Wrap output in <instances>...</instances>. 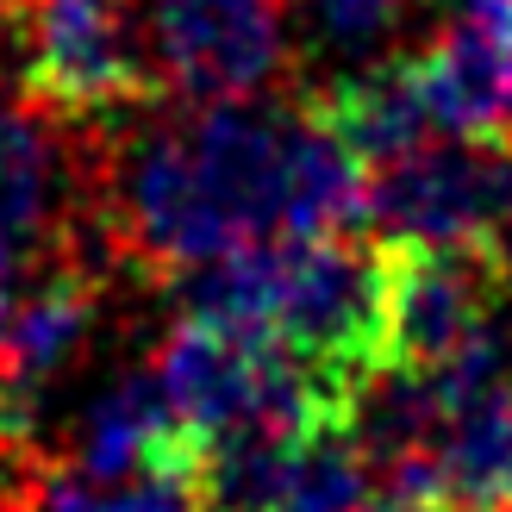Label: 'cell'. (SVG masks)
<instances>
[{"label":"cell","instance_id":"obj_14","mask_svg":"<svg viewBox=\"0 0 512 512\" xmlns=\"http://www.w3.org/2000/svg\"><path fill=\"white\" fill-rule=\"evenodd\" d=\"M500 263H506V275H512V213H506V225H500Z\"/></svg>","mask_w":512,"mask_h":512},{"label":"cell","instance_id":"obj_15","mask_svg":"<svg viewBox=\"0 0 512 512\" xmlns=\"http://www.w3.org/2000/svg\"><path fill=\"white\" fill-rule=\"evenodd\" d=\"M13 7H19V0H13Z\"/></svg>","mask_w":512,"mask_h":512},{"label":"cell","instance_id":"obj_12","mask_svg":"<svg viewBox=\"0 0 512 512\" xmlns=\"http://www.w3.org/2000/svg\"><path fill=\"white\" fill-rule=\"evenodd\" d=\"M25 281H32V269H25V250H19V244H0V319L13 313V300L25 294Z\"/></svg>","mask_w":512,"mask_h":512},{"label":"cell","instance_id":"obj_4","mask_svg":"<svg viewBox=\"0 0 512 512\" xmlns=\"http://www.w3.org/2000/svg\"><path fill=\"white\" fill-rule=\"evenodd\" d=\"M294 44L288 0H144V50L157 88L188 107L263 100Z\"/></svg>","mask_w":512,"mask_h":512},{"label":"cell","instance_id":"obj_11","mask_svg":"<svg viewBox=\"0 0 512 512\" xmlns=\"http://www.w3.org/2000/svg\"><path fill=\"white\" fill-rule=\"evenodd\" d=\"M288 7H294V32L306 44V57L344 75L381 57H400V44L413 38L431 0H288Z\"/></svg>","mask_w":512,"mask_h":512},{"label":"cell","instance_id":"obj_6","mask_svg":"<svg viewBox=\"0 0 512 512\" xmlns=\"http://www.w3.org/2000/svg\"><path fill=\"white\" fill-rule=\"evenodd\" d=\"M381 256H388V375H444L500 344L494 306L506 263L494 250L381 238Z\"/></svg>","mask_w":512,"mask_h":512},{"label":"cell","instance_id":"obj_1","mask_svg":"<svg viewBox=\"0 0 512 512\" xmlns=\"http://www.w3.org/2000/svg\"><path fill=\"white\" fill-rule=\"evenodd\" d=\"M300 100H225L175 119H138L100 150L94 200L107 244L144 275L182 281L232 250L288 238V188Z\"/></svg>","mask_w":512,"mask_h":512},{"label":"cell","instance_id":"obj_9","mask_svg":"<svg viewBox=\"0 0 512 512\" xmlns=\"http://www.w3.org/2000/svg\"><path fill=\"white\" fill-rule=\"evenodd\" d=\"M306 107H313L369 169L406 157V150H419L425 138H438V119H431V100L419 88L413 50L381 57L369 69L325 75V82L306 94Z\"/></svg>","mask_w":512,"mask_h":512},{"label":"cell","instance_id":"obj_7","mask_svg":"<svg viewBox=\"0 0 512 512\" xmlns=\"http://www.w3.org/2000/svg\"><path fill=\"white\" fill-rule=\"evenodd\" d=\"M413 69L438 132L512 138V0H450Z\"/></svg>","mask_w":512,"mask_h":512},{"label":"cell","instance_id":"obj_5","mask_svg":"<svg viewBox=\"0 0 512 512\" xmlns=\"http://www.w3.org/2000/svg\"><path fill=\"white\" fill-rule=\"evenodd\" d=\"M512 213V138L438 132L419 150L381 163L369 188V225L400 244L494 250Z\"/></svg>","mask_w":512,"mask_h":512},{"label":"cell","instance_id":"obj_8","mask_svg":"<svg viewBox=\"0 0 512 512\" xmlns=\"http://www.w3.org/2000/svg\"><path fill=\"white\" fill-rule=\"evenodd\" d=\"M63 463L119 481V475H200L207 456L182 431L157 375H119L113 388H100L82 406Z\"/></svg>","mask_w":512,"mask_h":512},{"label":"cell","instance_id":"obj_10","mask_svg":"<svg viewBox=\"0 0 512 512\" xmlns=\"http://www.w3.org/2000/svg\"><path fill=\"white\" fill-rule=\"evenodd\" d=\"M69 163L57 144V119L32 100L0 94V244L32 250L63 213Z\"/></svg>","mask_w":512,"mask_h":512},{"label":"cell","instance_id":"obj_13","mask_svg":"<svg viewBox=\"0 0 512 512\" xmlns=\"http://www.w3.org/2000/svg\"><path fill=\"white\" fill-rule=\"evenodd\" d=\"M363 512H450V506H431V500H406V494H381Z\"/></svg>","mask_w":512,"mask_h":512},{"label":"cell","instance_id":"obj_3","mask_svg":"<svg viewBox=\"0 0 512 512\" xmlns=\"http://www.w3.org/2000/svg\"><path fill=\"white\" fill-rule=\"evenodd\" d=\"M19 88L50 119L107 125L150 107L157 69L119 0H19Z\"/></svg>","mask_w":512,"mask_h":512},{"label":"cell","instance_id":"obj_2","mask_svg":"<svg viewBox=\"0 0 512 512\" xmlns=\"http://www.w3.org/2000/svg\"><path fill=\"white\" fill-rule=\"evenodd\" d=\"M263 269V331L300 356L325 388L363 406L388 375V256L350 238H269L256 244Z\"/></svg>","mask_w":512,"mask_h":512}]
</instances>
